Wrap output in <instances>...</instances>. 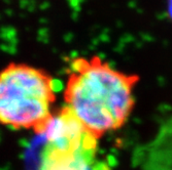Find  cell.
<instances>
[{
	"instance_id": "obj_1",
	"label": "cell",
	"mask_w": 172,
	"mask_h": 170,
	"mask_svg": "<svg viewBox=\"0 0 172 170\" xmlns=\"http://www.w3.org/2000/svg\"><path fill=\"white\" fill-rule=\"evenodd\" d=\"M138 81L137 75L119 71L99 56L76 57L70 62L64 89L65 107L100 139L129 119Z\"/></svg>"
},
{
	"instance_id": "obj_2",
	"label": "cell",
	"mask_w": 172,
	"mask_h": 170,
	"mask_svg": "<svg viewBox=\"0 0 172 170\" xmlns=\"http://www.w3.org/2000/svg\"><path fill=\"white\" fill-rule=\"evenodd\" d=\"M56 82L48 73L26 64H9L0 71V124L41 134L52 117Z\"/></svg>"
},
{
	"instance_id": "obj_3",
	"label": "cell",
	"mask_w": 172,
	"mask_h": 170,
	"mask_svg": "<svg viewBox=\"0 0 172 170\" xmlns=\"http://www.w3.org/2000/svg\"><path fill=\"white\" fill-rule=\"evenodd\" d=\"M38 170H99L98 141L67 107L54 113L42 132Z\"/></svg>"
},
{
	"instance_id": "obj_4",
	"label": "cell",
	"mask_w": 172,
	"mask_h": 170,
	"mask_svg": "<svg viewBox=\"0 0 172 170\" xmlns=\"http://www.w3.org/2000/svg\"><path fill=\"white\" fill-rule=\"evenodd\" d=\"M168 14L172 19V0H169L168 1Z\"/></svg>"
}]
</instances>
